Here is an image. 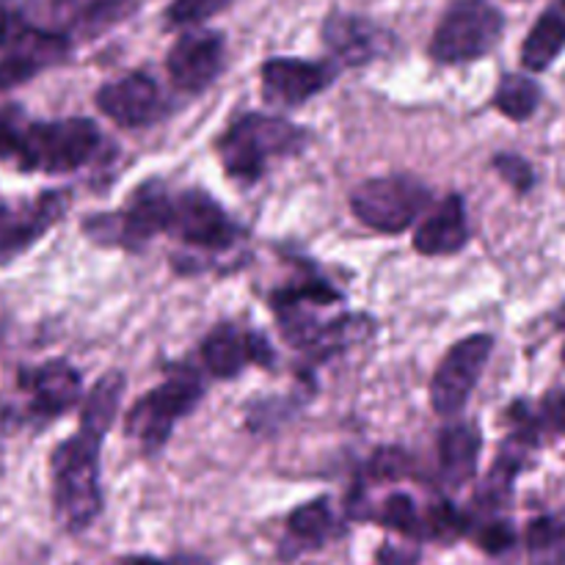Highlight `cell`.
Returning a JSON list of instances; mask_svg holds the SVG:
<instances>
[{
	"instance_id": "cell-1",
	"label": "cell",
	"mask_w": 565,
	"mask_h": 565,
	"mask_svg": "<svg viewBox=\"0 0 565 565\" xmlns=\"http://www.w3.org/2000/svg\"><path fill=\"white\" fill-rule=\"evenodd\" d=\"M125 375L108 373L92 386L83 406L81 425L66 441L55 447L50 458L53 475V513L66 533H83L103 511L99 491V450L105 434L119 414L125 395Z\"/></svg>"
},
{
	"instance_id": "cell-2",
	"label": "cell",
	"mask_w": 565,
	"mask_h": 565,
	"mask_svg": "<svg viewBox=\"0 0 565 565\" xmlns=\"http://www.w3.org/2000/svg\"><path fill=\"white\" fill-rule=\"evenodd\" d=\"M307 143L303 127L279 116L246 114L218 138V158L232 180L257 182L274 158L296 154Z\"/></svg>"
},
{
	"instance_id": "cell-3",
	"label": "cell",
	"mask_w": 565,
	"mask_h": 565,
	"mask_svg": "<svg viewBox=\"0 0 565 565\" xmlns=\"http://www.w3.org/2000/svg\"><path fill=\"white\" fill-rule=\"evenodd\" d=\"M103 147L99 127L92 119H55L22 127L14 163L22 171L66 174L86 166Z\"/></svg>"
},
{
	"instance_id": "cell-4",
	"label": "cell",
	"mask_w": 565,
	"mask_h": 565,
	"mask_svg": "<svg viewBox=\"0 0 565 565\" xmlns=\"http://www.w3.org/2000/svg\"><path fill=\"white\" fill-rule=\"evenodd\" d=\"M171 193L163 180H147L132 191L130 202L116 213H97L83 224V232L97 246L138 248L147 246L154 235L166 232L171 213Z\"/></svg>"
},
{
	"instance_id": "cell-5",
	"label": "cell",
	"mask_w": 565,
	"mask_h": 565,
	"mask_svg": "<svg viewBox=\"0 0 565 565\" xmlns=\"http://www.w3.org/2000/svg\"><path fill=\"white\" fill-rule=\"evenodd\" d=\"M505 31V17L491 0H456L436 25L430 58L439 64H467L494 50Z\"/></svg>"
},
{
	"instance_id": "cell-6",
	"label": "cell",
	"mask_w": 565,
	"mask_h": 565,
	"mask_svg": "<svg viewBox=\"0 0 565 565\" xmlns=\"http://www.w3.org/2000/svg\"><path fill=\"white\" fill-rule=\"evenodd\" d=\"M199 401H202V381L191 370H182L136 401L127 414V436L136 439L143 452L160 450L169 441L174 425L191 414Z\"/></svg>"
},
{
	"instance_id": "cell-7",
	"label": "cell",
	"mask_w": 565,
	"mask_h": 565,
	"mask_svg": "<svg viewBox=\"0 0 565 565\" xmlns=\"http://www.w3.org/2000/svg\"><path fill=\"white\" fill-rule=\"evenodd\" d=\"M430 204V191L408 174L375 177L351 193V210L364 226L384 235L406 232Z\"/></svg>"
},
{
	"instance_id": "cell-8",
	"label": "cell",
	"mask_w": 565,
	"mask_h": 565,
	"mask_svg": "<svg viewBox=\"0 0 565 565\" xmlns=\"http://www.w3.org/2000/svg\"><path fill=\"white\" fill-rule=\"evenodd\" d=\"M494 351V337L472 334L456 342L430 379V406L439 417H456L469 403V395L483 379V370Z\"/></svg>"
},
{
	"instance_id": "cell-9",
	"label": "cell",
	"mask_w": 565,
	"mask_h": 565,
	"mask_svg": "<svg viewBox=\"0 0 565 565\" xmlns=\"http://www.w3.org/2000/svg\"><path fill=\"white\" fill-rule=\"evenodd\" d=\"M166 235L188 243V246L224 252L232 248L241 237V230L230 221L226 210L210 196L207 191L188 188L171 199V213Z\"/></svg>"
},
{
	"instance_id": "cell-10",
	"label": "cell",
	"mask_w": 565,
	"mask_h": 565,
	"mask_svg": "<svg viewBox=\"0 0 565 565\" xmlns=\"http://www.w3.org/2000/svg\"><path fill=\"white\" fill-rule=\"evenodd\" d=\"M66 207V191H47L28 202L0 204V265H9L11 259L25 254L50 226L58 224Z\"/></svg>"
},
{
	"instance_id": "cell-11",
	"label": "cell",
	"mask_w": 565,
	"mask_h": 565,
	"mask_svg": "<svg viewBox=\"0 0 565 565\" xmlns=\"http://www.w3.org/2000/svg\"><path fill=\"white\" fill-rule=\"evenodd\" d=\"M171 83L180 92H204L224 70V36L218 31H188L166 58Z\"/></svg>"
},
{
	"instance_id": "cell-12",
	"label": "cell",
	"mask_w": 565,
	"mask_h": 565,
	"mask_svg": "<svg viewBox=\"0 0 565 565\" xmlns=\"http://www.w3.org/2000/svg\"><path fill=\"white\" fill-rule=\"evenodd\" d=\"M97 108L119 127H147L166 114V97L143 72H130L105 83L97 92Z\"/></svg>"
},
{
	"instance_id": "cell-13",
	"label": "cell",
	"mask_w": 565,
	"mask_h": 565,
	"mask_svg": "<svg viewBox=\"0 0 565 565\" xmlns=\"http://www.w3.org/2000/svg\"><path fill=\"white\" fill-rule=\"evenodd\" d=\"M20 386L31 397L28 412L36 419L61 417L81 401L83 392L81 373L64 359H53V362L39 364V367L22 370Z\"/></svg>"
},
{
	"instance_id": "cell-14",
	"label": "cell",
	"mask_w": 565,
	"mask_h": 565,
	"mask_svg": "<svg viewBox=\"0 0 565 565\" xmlns=\"http://www.w3.org/2000/svg\"><path fill=\"white\" fill-rule=\"evenodd\" d=\"M202 362L215 379H235L248 364H265L268 367L274 362V351H270L268 340L257 331H243L224 323L215 326L204 337Z\"/></svg>"
},
{
	"instance_id": "cell-15",
	"label": "cell",
	"mask_w": 565,
	"mask_h": 565,
	"mask_svg": "<svg viewBox=\"0 0 565 565\" xmlns=\"http://www.w3.org/2000/svg\"><path fill=\"white\" fill-rule=\"evenodd\" d=\"M334 81V70L318 61L270 58L263 64L265 97L276 105H301Z\"/></svg>"
},
{
	"instance_id": "cell-16",
	"label": "cell",
	"mask_w": 565,
	"mask_h": 565,
	"mask_svg": "<svg viewBox=\"0 0 565 565\" xmlns=\"http://www.w3.org/2000/svg\"><path fill=\"white\" fill-rule=\"evenodd\" d=\"M323 42L348 66L370 64L392 47V36L367 17L334 11L323 22Z\"/></svg>"
},
{
	"instance_id": "cell-17",
	"label": "cell",
	"mask_w": 565,
	"mask_h": 565,
	"mask_svg": "<svg viewBox=\"0 0 565 565\" xmlns=\"http://www.w3.org/2000/svg\"><path fill=\"white\" fill-rule=\"evenodd\" d=\"M467 204L461 193H450L439 207L423 221V226L414 235V248L425 257H447L467 246Z\"/></svg>"
},
{
	"instance_id": "cell-18",
	"label": "cell",
	"mask_w": 565,
	"mask_h": 565,
	"mask_svg": "<svg viewBox=\"0 0 565 565\" xmlns=\"http://www.w3.org/2000/svg\"><path fill=\"white\" fill-rule=\"evenodd\" d=\"M480 447H483V436H480V430L472 423H458L441 430L439 467L447 486L458 489V486L469 483L475 478Z\"/></svg>"
},
{
	"instance_id": "cell-19",
	"label": "cell",
	"mask_w": 565,
	"mask_h": 565,
	"mask_svg": "<svg viewBox=\"0 0 565 565\" xmlns=\"http://www.w3.org/2000/svg\"><path fill=\"white\" fill-rule=\"evenodd\" d=\"M565 47V0L546 9L533 25L530 36L524 39L522 64L530 72H544L555 64Z\"/></svg>"
},
{
	"instance_id": "cell-20",
	"label": "cell",
	"mask_w": 565,
	"mask_h": 565,
	"mask_svg": "<svg viewBox=\"0 0 565 565\" xmlns=\"http://www.w3.org/2000/svg\"><path fill=\"white\" fill-rule=\"evenodd\" d=\"M530 565H565V519L539 516L530 522L527 535Z\"/></svg>"
},
{
	"instance_id": "cell-21",
	"label": "cell",
	"mask_w": 565,
	"mask_h": 565,
	"mask_svg": "<svg viewBox=\"0 0 565 565\" xmlns=\"http://www.w3.org/2000/svg\"><path fill=\"white\" fill-rule=\"evenodd\" d=\"M541 103V86L527 75H505L494 92V105L508 119L524 121Z\"/></svg>"
},
{
	"instance_id": "cell-22",
	"label": "cell",
	"mask_w": 565,
	"mask_h": 565,
	"mask_svg": "<svg viewBox=\"0 0 565 565\" xmlns=\"http://www.w3.org/2000/svg\"><path fill=\"white\" fill-rule=\"evenodd\" d=\"M331 527H334V516H331L329 500H315L307 505L296 508V511L287 516V530L296 541H301L303 546H320L329 541Z\"/></svg>"
},
{
	"instance_id": "cell-23",
	"label": "cell",
	"mask_w": 565,
	"mask_h": 565,
	"mask_svg": "<svg viewBox=\"0 0 565 565\" xmlns=\"http://www.w3.org/2000/svg\"><path fill=\"white\" fill-rule=\"evenodd\" d=\"M375 519L384 527L408 535V539H425V516H419L417 505L408 494H392Z\"/></svg>"
},
{
	"instance_id": "cell-24",
	"label": "cell",
	"mask_w": 565,
	"mask_h": 565,
	"mask_svg": "<svg viewBox=\"0 0 565 565\" xmlns=\"http://www.w3.org/2000/svg\"><path fill=\"white\" fill-rule=\"evenodd\" d=\"M469 530L475 535V544L483 552H489V555H502L516 541V530H513L508 519H486L480 524H469Z\"/></svg>"
},
{
	"instance_id": "cell-25",
	"label": "cell",
	"mask_w": 565,
	"mask_h": 565,
	"mask_svg": "<svg viewBox=\"0 0 565 565\" xmlns=\"http://www.w3.org/2000/svg\"><path fill=\"white\" fill-rule=\"evenodd\" d=\"M230 6V0H174V3L166 9V22L174 28H188L199 25L207 17L218 14Z\"/></svg>"
},
{
	"instance_id": "cell-26",
	"label": "cell",
	"mask_w": 565,
	"mask_h": 565,
	"mask_svg": "<svg viewBox=\"0 0 565 565\" xmlns=\"http://www.w3.org/2000/svg\"><path fill=\"white\" fill-rule=\"evenodd\" d=\"M494 169L511 182L516 191H530L535 185V174H533V166L522 158V154H513V152H500L494 158Z\"/></svg>"
},
{
	"instance_id": "cell-27",
	"label": "cell",
	"mask_w": 565,
	"mask_h": 565,
	"mask_svg": "<svg viewBox=\"0 0 565 565\" xmlns=\"http://www.w3.org/2000/svg\"><path fill=\"white\" fill-rule=\"evenodd\" d=\"M535 417H539L541 430L565 436V390H552L535 408Z\"/></svg>"
},
{
	"instance_id": "cell-28",
	"label": "cell",
	"mask_w": 565,
	"mask_h": 565,
	"mask_svg": "<svg viewBox=\"0 0 565 565\" xmlns=\"http://www.w3.org/2000/svg\"><path fill=\"white\" fill-rule=\"evenodd\" d=\"M408 467V458L401 450H381L375 452L373 463H370V475L379 480H392L401 478Z\"/></svg>"
},
{
	"instance_id": "cell-29",
	"label": "cell",
	"mask_w": 565,
	"mask_h": 565,
	"mask_svg": "<svg viewBox=\"0 0 565 565\" xmlns=\"http://www.w3.org/2000/svg\"><path fill=\"white\" fill-rule=\"evenodd\" d=\"M121 565H207L202 561H174V563H166V561H158V557H130V561H125Z\"/></svg>"
},
{
	"instance_id": "cell-30",
	"label": "cell",
	"mask_w": 565,
	"mask_h": 565,
	"mask_svg": "<svg viewBox=\"0 0 565 565\" xmlns=\"http://www.w3.org/2000/svg\"><path fill=\"white\" fill-rule=\"evenodd\" d=\"M557 323H561V329L565 331V303L561 307V312H557Z\"/></svg>"
}]
</instances>
